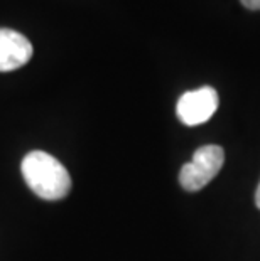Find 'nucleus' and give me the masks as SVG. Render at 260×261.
Wrapping results in <instances>:
<instances>
[{
    "label": "nucleus",
    "mask_w": 260,
    "mask_h": 261,
    "mask_svg": "<svg viewBox=\"0 0 260 261\" xmlns=\"http://www.w3.org/2000/svg\"><path fill=\"white\" fill-rule=\"evenodd\" d=\"M225 152L218 145H204L198 148L193 160L182 165L179 172V184L187 192L201 191L204 186H208L218 172L223 167Z\"/></svg>",
    "instance_id": "nucleus-2"
},
{
    "label": "nucleus",
    "mask_w": 260,
    "mask_h": 261,
    "mask_svg": "<svg viewBox=\"0 0 260 261\" xmlns=\"http://www.w3.org/2000/svg\"><path fill=\"white\" fill-rule=\"evenodd\" d=\"M26 184L37 197L58 201L69 194L71 177L66 167L51 153L34 150L22 159L20 165Z\"/></svg>",
    "instance_id": "nucleus-1"
},
{
    "label": "nucleus",
    "mask_w": 260,
    "mask_h": 261,
    "mask_svg": "<svg viewBox=\"0 0 260 261\" xmlns=\"http://www.w3.org/2000/svg\"><path fill=\"white\" fill-rule=\"evenodd\" d=\"M255 204H257V207L260 209V184H258L257 192H255Z\"/></svg>",
    "instance_id": "nucleus-6"
},
{
    "label": "nucleus",
    "mask_w": 260,
    "mask_h": 261,
    "mask_svg": "<svg viewBox=\"0 0 260 261\" xmlns=\"http://www.w3.org/2000/svg\"><path fill=\"white\" fill-rule=\"evenodd\" d=\"M218 105L217 90L211 86H203L182 94L176 105V113L184 125L196 126L211 118L218 110Z\"/></svg>",
    "instance_id": "nucleus-3"
},
{
    "label": "nucleus",
    "mask_w": 260,
    "mask_h": 261,
    "mask_svg": "<svg viewBox=\"0 0 260 261\" xmlns=\"http://www.w3.org/2000/svg\"><path fill=\"white\" fill-rule=\"evenodd\" d=\"M32 58V44L12 29H0V73L22 68Z\"/></svg>",
    "instance_id": "nucleus-4"
},
{
    "label": "nucleus",
    "mask_w": 260,
    "mask_h": 261,
    "mask_svg": "<svg viewBox=\"0 0 260 261\" xmlns=\"http://www.w3.org/2000/svg\"><path fill=\"white\" fill-rule=\"evenodd\" d=\"M242 5L250 10H260V0H242Z\"/></svg>",
    "instance_id": "nucleus-5"
}]
</instances>
